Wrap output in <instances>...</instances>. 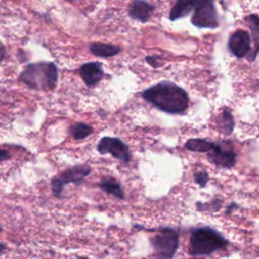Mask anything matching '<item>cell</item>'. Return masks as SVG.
<instances>
[{"mask_svg": "<svg viewBox=\"0 0 259 259\" xmlns=\"http://www.w3.org/2000/svg\"><path fill=\"white\" fill-rule=\"evenodd\" d=\"M6 249H7L6 245L3 244V243H0V255L3 254V253L6 251Z\"/></svg>", "mask_w": 259, "mask_h": 259, "instance_id": "603a6c76", "label": "cell"}, {"mask_svg": "<svg viewBox=\"0 0 259 259\" xmlns=\"http://www.w3.org/2000/svg\"><path fill=\"white\" fill-rule=\"evenodd\" d=\"M228 241L210 227L195 229L189 240V254L192 256L208 255L212 252L226 248Z\"/></svg>", "mask_w": 259, "mask_h": 259, "instance_id": "3957f363", "label": "cell"}, {"mask_svg": "<svg viewBox=\"0 0 259 259\" xmlns=\"http://www.w3.org/2000/svg\"><path fill=\"white\" fill-rule=\"evenodd\" d=\"M79 74L87 86L96 85L103 78L102 65L98 62H89L82 65L79 69Z\"/></svg>", "mask_w": 259, "mask_h": 259, "instance_id": "30bf717a", "label": "cell"}, {"mask_svg": "<svg viewBox=\"0 0 259 259\" xmlns=\"http://www.w3.org/2000/svg\"><path fill=\"white\" fill-rule=\"evenodd\" d=\"M234 207H236V204H234V203L230 204V205H229V207H228V209H227V212H230Z\"/></svg>", "mask_w": 259, "mask_h": 259, "instance_id": "cb8c5ba5", "label": "cell"}, {"mask_svg": "<svg viewBox=\"0 0 259 259\" xmlns=\"http://www.w3.org/2000/svg\"><path fill=\"white\" fill-rule=\"evenodd\" d=\"M146 61H147L150 65H152L153 67H158V66H160V63H159V61H158V57H156V56H147V57H146Z\"/></svg>", "mask_w": 259, "mask_h": 259, "instance_id": "44dd1931", "label": "cell"}, {"mask_svg": "<svg viewBox=\"0 0 259 259\" xmlns=\"http://www.w3.org/2000/svg\"><path fill=\"white\" fill-rule=\"evenodd\" d=\"M5 58V48L4 46L0 42V63L4 60Z\"/></svg>", "mask_w": 259, "mask_h": 259, "instance_id": "7402d4cb", "label": "cell"}, {"mask_svg": "<svg viewBox=\"0 0 259 259\" xmlns=\"http://www.w3.org/2000/svg\"><path fill=\"white\" fill-rule=\"evenodd\" d=\"M153 10L154 6L150 3L144 0H135L130 7V15L136 20L146 22L150 18Z\"/></svg>", "mask_w": 259, "mask_h": 259, "instance_id": "7c38bea8", "label": "cell"}, {"mask_svg": "<svg viewBox=\"0 0 259 259\" xmlns=\"http://www.w3.org/2000/svg\"><path fill=\"white\" fill-rule=\"evenodd\" d=\"M91 173V168L89 165L81 164L74 165L72 167L67 168L63 172L54 176L51 179V189L53 194L60 198L62 197L64 187L69 183L74 184H82L85 177H87Z\"/></svg>", "mask_w": 259, "mask_h": 259, "instance_id": "5b68a950", "label": "cell"}, {"mask_svg": "<svg viewBox=\"0 0 259 259\" xmlns=\"http://www.w3.org/2000/svg\"><path fill=\"white\" fill-rule=\"evenodd\" d=\"M98 187L104 191L105 193L118 198V199H124V191L117 179H115L112 176H104L101 178V180L98 183Z\"/></svg>", "mask_w": 259, "mask_h": 259, "instance_id": "8fae6325", "label": "cell"}, {"mask_svg": "<svg viewBox=\"0 0 259 259\" xmlns=\"http://www.w3.org/2000/svg\"><path fill=\"white\" fill-rule=\"evenodd\" d=\"M77 259H88V258H86V257H78Z\"/></svg>", "mask_w": 259, "mask_h": 259, "instance_id": "d4e9b609", "label": "cell"}, {"mask_svg": "<svg viewBox=\"0 0 259 259\" xmlns=\"http://www.w3.org/2000/svg\"><path fill=\"white\" fill-rule=\"evenodd\" d=\"M96 149L99 154H110L113 158L123 164H128L132 160V154L128 146L118 138L103 137L99 140Z\"/></svg>", "mask_w": 259, "mask_h": 259, "instance_id": "52a82bcc", "label": "cell"}, {"mask_svg": "<svg viewBox=\"0 0 259 259\" xmlns=\"http://www.w3.org/2000/svg\"><path fill=\"white\" fill-rule=\"evenodd\" d=\"M198 0H177L172 7L169 17L171 20L186 16L191 10H194Z\"/></svg>", "mask_w": 259, "mask_h": 259, "instance_id": "4fadbf2b", "label": "cell"}, {"mask_svg": "<svg viewBox=\"0 0 259 259\" xmlns=\"http://www.w3.org/2000/svg\"><path fill=\"white\" fill-rule=\"evenodd\" d=\"M142 97L154 107L171 114H181L189 104L187 92L178 85L163 81L142 92Z\"/></svg>", "mask_w": 259, "mask_h": 259, "instance_id": "6da1fadb", "label": "cell"}, {"mask_svg": "<svg viewBox=\"0 0 259 259\" xmlns=\"http://www.w3.org/2000/svg\"><path fill=\"white\" fill-rule=\"evenodd\" d=\"M1 230H2V228H1V225H0V232H1Z\"/></svg>", "mask_w": 259, "mask_h": 259, "instance_id": "484cf974", "label": "cell"}, {"mask_svg": "<svg viewBox=\"0 0 259 259\" xmlns=\"http://www.w3.org/2000/svg\"><path fill=\"white\" fill-rule=\"evenodd\" d=\"M193 178H194L195 183L198 184L200 187H204L209 180V176H208L207 172H205V171L195 172L193 175Z\"/></svg>", "mask_w": 259, "mask_h": 259, "instance_id": "d6986e66", "label": "cell"}, {"mask_svg": "<svg viewBox=\"0 0 259 259\" xmlns=\"http://www.w3.org/2000/svg\"><path fill=\"white\" fill-rule=\"evenodd\" d=\"M68 1H74V0H68Z\"/></svg>", "mask_w": 259, "mask_h": 259, "instance_id": "4316f807", "label": "cell"}, {"mask_svg": "<svg viewBox=\"0 0 259 259\" xmlns=\"http://www.w3.org/2000/svg\"><path fill=\"white\" fill-rule=\"evenodd\" d=\"M213 142H209L203 139H189L184 145L187 150L199 153H207L213 148Z\"/></svg>", "mask_w": 259, "mask_h": 259, "instance_id": "e0dca14e", "label": "cell"}, {"mask_svg": "<svg viewBox=\"0 0 259 259\" xmlns=\"http://www.w3.org/2000/svg\"><path fill=\"white\" fill-rule=\"evenodd\" d=\"M93 132V126L85 122H77L69 127L70 135L77 141H81L88 138Z\"/></svg>", "mask_w": 259, "mask_h": 259, "instance_id": "9a60e30c", "label": "cell"}, {"mask_svg": "<svg viewBox=\"0 0 259 259\" xmlns=\"http://www.w3.org/2000/svg\"><path fill=\"white\" fill-rule=\"evenodd\" d=\"M250 45L251 38L249 33L245 30H237L230 36L228 48L234 56L243 58L250 53Z\"/></svg>", "mask_w": 259, "mask_h": 259, "instance_id": "9c48e42d", "label": "cell"}, {"mask_svg": "<svg viewBox=\"0 0 259 259\" xmlns=\"http://www.w3.org/2000/svg\"><path fill=\"white\" fill-rule=\"evenodd\" d=\"M18 79L31 89H54L58 81V69L54 63H33L20 73Z\"/></svg>", "mask_w": 259, "mask_h": 259, "instance_id": "7a4b0ae2", "label": "cell"}, {"mask_svg": "<svg viewBox=\"0 0 259 259\" xmlns=\"http://www.w3.org/2000/svg\"><path fill=\"white\" fill-rule=\"evenodd\" d=\"M191 23L200 28L218 27L219 15L214 0H198L191 16Z\"/></svg>", "mask_w": 259, "mask_h": 259, "instance_id": "8992f818", "label": "cell"}, {"mask_svg": "<svg viewBox=\"0 0 259 259\" xmlns=\"http://www.w3.org/2000/svg\"><path fill=\"white\" fill-rule=\"evenodd\" d=\"M11 158V154L8 150H5V149H1L0 148V163L1 162H4V161H7Z\"/></svg>", "mask_w": 259, "mask_h": 259, "instance_id": "ffe728a7", "label": "cell"}, {"mask_svg": "<svg viewBox=\"0 0 259 259\" xmlns=\"http://www.w3.org/2000/svg\"><path fill=\"white\" fill-rule=\"evenodd\" d=\"M218 124H219L220 131L223 132L225 135L232 134L235 126V121H234L233 114L229 108H225L222 111L218 119Z\"/></svg>", "mask_w": 259, "mask_h": 259, "instance_id": "2e32d148", "label": "cell"}, {"mask_svg": "<svg viewBox=\"0 0 259 259\" xmlns=\"http://www.w3.org/2000/svg\"><path fill=\"white\" fill-rule=\"evenodd\" d=\"M207 153L208 160L217 167L231 169L236 165L237 153L234 151L229 141H223L218 144L214 143L213 148Z\"/></svg>", "mask_w": 259, "mask_h": 259, "instance_id": "ba28073f", "label": "cell"}, {"mask_svg": "<svg viewBox=\"0 0 259 259\" xmlns=\"http://www.w3.org/2000/svg\"><path fill=\"white\" fill-rule=\"evenodd\" d=\"M120 51L119 47L109 45V44H101V42H94L90 46V52L96 57H112L118 54Z\"/></svg>", "mask_w": 259, "mask_h": 259, "instance_id": "5bb4252c", "label": "cell"}, {"mask_svg": "<svg viewBox=\"0 0 259 259\" xmlns=\"http://www.w3.org/2000/svg\"><path fill=\"white\" fill-rule=\"evenodd\" d=\"M246 20L249 24V28L251 29L252 36H253V39L256 45L255 51L253 52L252 55L249 56L250 57L249 60H254L257 55V52L259 51V16H257L255 14H251V15L247 16Z\"/></svg>", "mask_w": 259, "mask_h": 259, "instance_id": "ac0fdd59", "label": "cell"}, {"mask_svg": "<svg viewBox=\"0 0 259 259\" xmlns=\"http://www.w3.org/2000/svg\"><path fill=\"white\" fill-rule=\"evenodd\" d=\"M151 244L158 259H172L179 246L178 233L172 228H162L151 239Z\"/></svg>", "mask_w": 259, "mask_h": 259, "instance_id": "277c9868", "label": "cell"}]
</instances>
